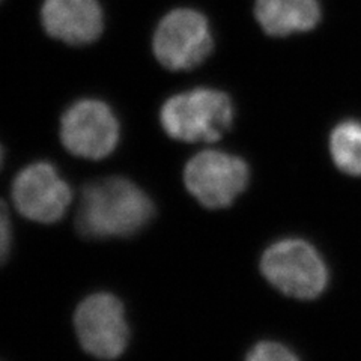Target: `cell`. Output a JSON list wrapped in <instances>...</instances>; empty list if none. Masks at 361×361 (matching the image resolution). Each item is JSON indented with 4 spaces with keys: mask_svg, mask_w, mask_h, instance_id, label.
<instances>
[{
    "mask_svg": "<svg viewBox=\"0 0 361 361\" xmlns=\"http://www.w3.org/2000/svg\"><path fill=\"white\" fill-rule=\"evenodd\" d=\"M154 214V202L145 190L127 178L109 176L83 187L75 226L85 238H123L140 232Z\"/></svg>",
    "mask_w": 361,
    "mask_h": 361,
    "instance_id": "obj_1",
    "label": "cell"
},
{
    "mask_svg": "<svg viewBox=\"0 0 361 361\" xmlns=\"http://www.w3.org/2000/svg\"><path fill=\"white\" fill-rule=\"evenodd\" d=\"M235 109L228 94L214 87H195L164 101L160 122L164 133L187 143L220 140L232 127Z\"/></svg>",
    "mask_w": 361,
    "mask_h": 361,
    "instance_id": "obj_2",
    "label": "cell"
},
{
    "mask_svg": "<svg viewBox=\"0 0 361 361\" xmlns=\"http://www.w3.org/2000/svg\"><path fill=\"white\" fill-rule=\"evenodd\" d=\"M264 277L280 292L300 300L319 297L329 283V269L316 248L302 240H281L261 259Z\"/></svg>",
    "mask_w": 361,
    "mask_h": 361,
    "instance_id": "obj_3",
    "label": "cell"
},
{
    "mask_svg": "<svg viewBox=\"0 0 361 361\" xmlns=\"http://www.w3.org/2000/svg\"><path fill=\"white\" fill-rule=\"evenodd\" d=\"M214 38L208 18L191 8L166 14L154 32L155 59L169 71H190L208 59Z\"/></svg>",
    "mask_w": 361,
    "mask_h": 361,
    "instance_id": "obj_4",
    "label": "cell"
},
{
    "mask_svg": "<svg viewBox=\"0 0 361 361\" xmlns=\"http://www.w3.org/2000/svg\"><path fill=\"white\" fill-rule=\"evenodd\" d=\"M74 329L82 348L98 360L119 358L130 342L126 309L110 292H95L78 304Z\"/></svg>",
    "mask_w": 361,
    "mask_h": 361,
    "instance_id": "obj_5",
    "label": "cell"
},
{
    "mask_svg": "<svg viewBox=\"0 0 361 361\" xmlns=\"http://www.w3.org/2000/svg\"><path fill=\"white\" fill-rule=\"evenodd\" d=\"M250 171L243 158L217 149L191 157L184 169L188 193L209 209L231 207L245 190Z\"/></svg>",
    "mask_w": 361,
    "mask_h": 361,
    "instance_id": "obj_6",
    "label": "cell"
},
{
    "mask_svg": "<svg viewBox=\"0 0 361 361\" xmlns=\"http://www.w3.org/2000/svg\"><path fill=\"white\" fill-rule=\"evenodd\" d=\"M119 121L111 107L97 98H82L61 118V140L68 152L86 160H103L116 149Z\"/></svg>",
    "mask_w": 361,
    "mask_h": 361,
    "instance_id": "obj_7",
    "label": "cell"
},
{
    "mask_svg": "<svg viewBox=\"0 0 361 361\" xmlns=\"http://www.w3.org/2000/svg\"><path fill=\"white\" fill-rule=\"evenodd\" d=\"M16 209L35 223L59 221L70 208L73 191L53 164L37 161L23 167L11 188Z\"/></svg>",
    "mask_w": 361,
    "mask_h": 361,
    "instance_id": "obj_8",
    "label": "cell"
},
{
    "mask_svg": "<svg viewBox=\"0 0 361 361\" xmlns=\"http://www.w3.org/2000/svg\"><path fill=\"white\" fill-rule=\"evenodd\" d=\"M41 25L54 39L85 45L101 37L104 13L98 0H44Z\"/></svg>",
    "mask_w": 361,
    "mask_h": 361,
    "instance_id": "obj_9",
    "label": "cell"
},
{
    "mask_svg": "<svg viewBox=\"0 0 361 361\" xmlns=\"http://www.w3.org/2000/svg\"><path fill=\"white\" fill-rule=\"evenodd\" d=\"M255 17L271 37L309 32L321 20L318 0H256Z\"/></svg>",
    "mask_w": 361,
    "mask_h": 361,
    "instance_id": "obj_10",
    "label": "cell"
},
{
    "mask_svg": "<svg viewBox=\"0 0 361 361\" xmlns=\"http://www.w3.org/2000/svg\"><path fill=\"white\" fill-rule=\"evenodd\" d=\"M330 152L342 172L361 176V122L343 121L331 131Z\"/></svg>",
    "mask_w": 361,
    "mask_h": 361,
    "instance_id": "obj_11",
    "label": "cell"
},
{
    "mask_svg": "<svg viewBox=\"0 0 361 361\" xmlns=\"http://www.w3.org/2000/svg\"><path fill=\"white\" fill-rule=\"evenodd\" d=\"M245 361H300L285 345L277 342H261L250 349Z\"/></svg>",
    "mask_w": 361,
    "mask_h": 361,
    "instance_id": "obj_12",
    "label": "cell"
},
{
    "mask_svg": "<svg viewBox=\"0 0 361 361\" xmlns=\"http://www.w3.org/2000/svg\"><path fill=\"white\" fill-rule=\"evenodd\" d=\"M11 247H13V223L6 203L0 200V265L8 259Z\"/></svg>",
    "mask_w": 361,
    "mask_h": 361,
    "instance_id": "obj_13",
    "label": "cell"
},
{
    "mask_svg": "<svg viewBox=\"0 0 361 361\" xmlns=\"http://www.w3.org/2000/svg\"><path fill=\"white\" fill-rule=\"evenodd\" d=\"M2 163H4V148L2 145H0V167H2Z\"/></svg>",
    "mask_w": 361,
    "mask_h": 361,
    "instance_id": "obj_14",
    "label": "cell"
}]
</instances>
